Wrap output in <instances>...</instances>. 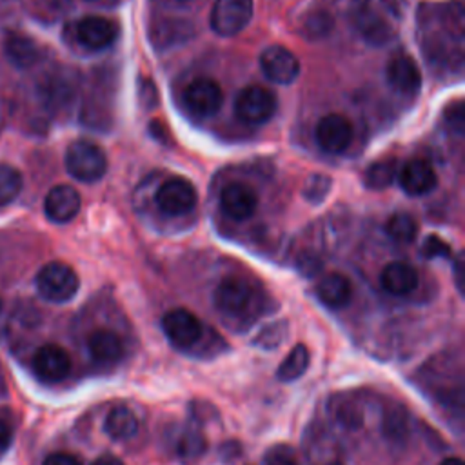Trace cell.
I'll list each match as a JSON object with an SVG mask.
<instances>
[{
  "label": "cell",
  "instance_id": "cell-1",
  "mask_svg": "<svg viewBox=\"0 0 465 465\" xmlns=\"http://www.w3.org/2000/svg\"><path fill=\"white\" fill-rule=\"evenodd\" d=\"M216 311L232 322H252L260 312V294L256 287L240 276H225L213 294Z\"/></svg>",
  "mask_w": 465,
  "mask_h": 465
},
{
  "label": "cell",
  "instance_id": "cell-2",
  "mask_svg": "<svg viewBox=\"0 0 465 465\" xmlns=\"http://www.w3.org/2000/svg\"><path fill=\"white\" fill-rule=\"evenodd\" d=\"M67 173L84 183H94L107 171V156L100 145L91 140H74L65 151Z\"/></svg>",
  "mask_w": 465,
  "mask_h": 465
},
{
  "label": "cell",
  "instance_id": "cell-3",
  "mask_svg": "<svg viewBox=\"0 0 465 465\" xmlns=\"http://www.w3.org/2000/svg\"><path fill=\"white\" fill-rule=\"evenodd\" d=\"M38 294L53 303L69 302L80 287L78 274L74 269L64 262H49L36 274Z\"/></svg>",
  "mask_w": 465,
  "mask_h": 465
},
{
  "label": "cell",
  "instance_id": "cell-4",
  "mask_svg": "<svg viewBox=\"0 0 465 465\" xmlns=\"http://www.w3.org/2000/svg\"><path fill=\"white\" fill-rule=\"evenodd\" d=\"M276 111L274 94L262 85L243 87L234 100V113L238 120L249 125H260L272 118Z\"/></svg>",
  "mask_w": 465,
  "mask_h": 465
},
{
  "label": "cell",
  "instance_id": "cell-5",
  "mask_svg": "<svg viewBox=\"0 0 465 465\" xmlns=\"http://www.w3.org/2000/svg\"><path fill=\"white\" fill-rule=\"evenodd\" d=\"M154 202L163 214L180 216L194 209L198 202V193L187 178L173 176V178H167L156 189Z\"/></svg>",
  "mask_w": 465,
  "mask_h": 465
},
{
  "label": "cell",
  "instance_id": "cell-6",
  "mask_svg": "<svg viewBox=\"0 0 465 465\" xmlns=\"http://www.w3.org/2000/svg\"><path fill=\"white\" fill-rule=\"evenodd\" d=\"M252 0H214L211 9V29L218 36L238 35L252 18Z\"/></svg>",
  "mask_w": 465,
  "mask_h": 465
},
{
  "label": "cell",
  "instance_id": "cell-7",
  "mask_svg": "<svg viewBox=\"0 0 465 465\" xmlns=\"http://www.w3.org/2000/svg\"><path fill=\"white\" fill-rule=\"evenodd\" d=\"M183 102L194 116L209 118L220 111L223 102V93L216 80L207 76H198L183 89Z\"/></svg>",
  "mask_w": 465,
  "mask_h": 465
},
{
  "label": "cell",
  "instance_id": "cell-8",
  "mask_svg": "<svg viewBox=\"0 0 465 465\" xmlns=\"http://www.w3.org/2000/svg\"><path fill=\"white\" fill-rule=\"evenodd\" d=\"M260 69L274 84H291L300 74V62L292 51L283 45H269L260 54Z\"/></svg>",
  "mask_w": 465,
  "mask_h": 465
},
{
  "label": "cell",
  "instance_id": "cell-9",
  "mask_svg": "<svg viewBox=\"0 0 465 465\" xmlns=\"http://www.w3.org/2000/svg\"><path fill=\"white\" fill-rule=\"evenodd\" d=\"M162 329L167 340L178 349H189L202 336L200 320L187 309H173L163 314Z\"/></svg>",
  "mask_w": 465,
  "mask_h": 465
},
{
  "label": "cell",
  "instance_id": "cell-10",
  "mask_svg": "<svg viewBox=\"0 0 465 465\" xmlns=\"http://www.w3.org/2000/svg\"><path fill=\"white\" fill-rule=\"evenodd\" d=\"M318 145L325 153H343L352 140V125L351 122L340 113H329L320 118L316 131H314Z\"/></svg>",
  "mask_w": 465,
  "mask_h": 465
},
{
  "label": "cell",
  "instance_id": "cell-11",
  "mask_svg": "<svg viewBox=\"0 0 465 465\" xmlns=\"http://www.w3.org/2000/svg\"><path fill=\"white\" fill-rule=\"evenodd\" d=\"M33 369L42 381L56 383L69 374L71 358L64 347L56 343H45L35 352Z\"/></svg>",
  "mask_w": 465,
  "mask_h": 465
},
{
  "label": "cell",
  "instance_id": "cell-12",
  "mask_svg": "<svg viewBox=\"0 0 465 465\" xmlns=\"http://www.w3.org/2000/svg\"><path fill=\"white\" fill-rule=\"evenodd\" d=\"M387 82L400 94H416L421 87V73L416 60L405 53L394 54L387 64Z\"/></svg>",
  "mask_w": 465,
  "mask_h": 465
},
{
  "label": "cell",
  "instance_id": "cell-13",
  "mask_svg": "<svg viewBox=\"0 0 465 465\" xmlns=\"http://www.w3.org/2000/svg\"><path fill=\"white\" fill-rule=\"evenodd\" d=\"M82 205L80 193L67 183L54 185L44 200V211L45 216L54 223H67L71 222Z\"/></svg>",
  "mask_w": 465,
  "mask_h": 465
},
{
  "label": "cell",
  "instance_id": "cell-14",
  "mask_svg": "<svg viewBox=\"0 0 465 465\" xmlns=\"http://www.w3.org/2000/svg\"><path fill=\"white\" fill-rule=\"evenodd\" d=\"M76 40L91 51H100L111 45L116 38V25L113 20L104 16H84L74 27Z\"/></svg>",
  "mask_w": 465,
  "mask_h": 465
},
{
  "label": "cell",
  "instance_id": "cell-15",
  "mask_svg": "<svg viewBox=\"0 0 465 465\" xmlns=\"http://www.w3.org/2000/svg\"><path fill=\"white\" fill-rule=\"evenodd\" d=\"M220 207L232 220H247L258 207V194L245 183H229L220 193Z\"/></svg>",
  "mask_w": 465,
  "mask_h": 465
},
{
  "label": "cell",
  "instance_id": "cell-16",
  "mask_svg": "<svg viewBox=\"0 0 465 465\" xmlns=\"http://www.w3.org/2000/svg\"><path fill=\"white\" fill-rule=\"evenodd\" d=\"M398 182L407 194L423 196L436 187L438 176L429 162L414 158L401 167V171L398 173Z\"/></svg>",
  "mask_w": 465,
  "mask_h": 465
},
{
  "label": "cell",
  "instance_id": "cell-17",
  "mask_svg": "<svg viewBox=\"0 0 465 465\" xmlns=\"http://www.w3.org/2000/svg\"><path fill=\"white\" fill-rule=\"evenodd\" d=\"M380 283L389 294L405 296L418 287L420 278L412 265L405 262H391L381 269Z\"/></svg>",
  "mask_w": 465,
  "mask_h": 465
},
{
  "label": "cell",
  "instance_id": "cell-18",
  "mask_svg": "<svg viewBox=\"0 0 465 465\" xmlns=\"http://www.w3.org/2000/svg\"><path fill=\"white\" fill-rule=\"evenodd\" d=\"M5 58L18 69H29L40 58V49L36 42L22 33H7L4 38Z\"/></svg>",
  "mask_w": 465,
  "mask_h": 465
},
{
  "label": "cell",
  "instance_id": "cell-19",
  "mask_svg": "<svg viewBox=\"0 0 465 465\" xmlns=\"http://www.w3.org/2000/svg\"><path fill=\"white\" fill-rule=\"evenodd\" d=\"M351 282L341 272H327L320 278L316 285V296L320 302L331 309H340L351 300Z\"/></svg>",
  "mask_w": 465,
  "mask_h": 465
},
{
  "label": "cell",
  "instance_id": "cell-20",
  "mask_svg": "<svg viewBox=\"0 0 465 465\" xmlns=\"http://www.w3.org/2000/svg\"><path fill=\"white\" fill-rule=\"evenodd\" d=\"M87 349L93 360L100 363H114L124 354L122 338L111 329H96L87 338Z\"/></svg>",
  "mask_w": 465,
  "mask_h": 465
},
{
  "label": "cell",
  "instance_id": "cell-21",
  "mask_svg": "<svg viewBox=\"0 0 465 465\" xmlns=\"http://www.w3.org/2000/svg\"><path fill=\"white\" fill-rule=\"evenodd\" d=\"M104 430L111 440L124 441L138 432V420L127 407H114L105 416Z\"/></svg>",
  "mask_w": 465,
  "mask_h": 465
},
{
  "label": "cell",
  "instance_id": "cell-22",
  "mask_svg": "<svg viewBox=\"0 0 465 465\" xmlns=\"http://www.w3.org/2000/svg\"><path fill=\"white\" fill-rule=\"evenodd\" d=\"M309 349L303 343H298L291 349V352L283 358V361L280 363L278 371H276V378L280 381H294L298 380L309 367Z\"/></svg>",
  "mask_w": 465,
  "mask_h": 465
},
{
  "label": "cell",
  "instance_id": "cell-23",
  "mask_svg": "<svg viewBox=\"0 0 465 465\" xmlns=\"http://www.w3.org/2000/svg\"><path fill=\"white\" fill-rule=\"evenodd\" d=\"M398 176V162L396 158H383L369 165L365 173V185L369 189H385Z\"/></svg>",
  "mask_w": 465,
  "mask_h": 465
},
{
  "label": "cell",
  "instance_id": "cell-24",
  "mask_svg": "<svg viewBox=\"0 0 465 465\" xmlns=\"http://www.w3.org/2000/svg\"><path fill=\"white\" fill-rule=\"evenodd\" d=\"M385 232L398 243H411L418 234V222L409 213H394L385 223Z\"/></svg>",
  "mask_w": 465,
  "mask_h": 465
},
{
  "label": "cell",
  "instance_id": "cell-25",
  "mask_svg": "<svg viewBox=\"0 0 465 465\" xmlns=\"http://www.w3.org/2000/svg\"><path fill=\"white\" fill-rule=\"evenodd\" d=\"M358 27H360L363 38L374 45H381L391 40L389 24L374 13H361V16L358 18Z\"/></svg>",
  "mask_w": 465,
  "mask_h": 465
},
{
  "label": "cell",
  "instance_id": "cell-26",
  "mask_svg": "<svg viewBox=\"0 0 465 465\" xmlns=\"http://www.w3.org/2000/svg\"><path fill=\"white\" fill-rule=\"evenodd\" d=\"M174 452L183 460H193L205 450L203 436L194 429H183L173 440Z\"/></svg>",
  "mask_w": 465,
  "mask_h": 465
},
{
  "label": "cell",
  "instance_id": "cell-27",
  "mask_svg": "<svg viewBox=\"0 0 465 465\" xmlns=\"http://www.w3.org/2000/svg\"><path fill=\"white\" fill-rule=\"evenodd\" d=\"M22 174L18 169L7 163H0V207L16 200L22 191Z\"/></svg>",
  "mask_w": 465,
  "mask_h": 465
},
{
  "label": "cell",
  "instance_id": "cell-28",
  "mask_svg": "<svg viewBox=\"0 0 465 465\" xmlns=\"http://www.w3.org/2000/svg\"><path fill=\"white\" fill-rule=\"evenodd\" d=\"M332 25L334 20L327 11H312L303 20V35H307V38H325Z\"/></svg>",
  "mask_w": 465,
  "mask_h": 465
},
{
  "label": "cell",
  "instance_id": "cell-29",
  "mask_svg": "<svg viewBox=\"0 0 465 465\" xmlns=\"http://www.w3.org/2000/svg\"><path fill=\"white\" fill-rule=\"evenodd\" d=\"M332 187V180L327 176V174H322V173H316V174H311L307 180H305V185H303V198L309 202V203H320L325 200V196L329 194Z\"/></svg>",
  "mask_w": 465,
  "mask_h": 465
},
{
  "label": "cell",
  "instance_id": "cell-30",
  "mask_svg": "<svg viewBox=\"0 0 465 465\" xmlns=\"http://www.w3.org/2000/svg\"><path fill=\"white\" fill-rule=\"evenodd\" d=\"M383 429L387 438L391 440H401L407 434V414L401 407H394L387 412Z\"/></svg>",
  "mask_w": 465,
  "mask_h": 465
},
{
  "label": "cell",
  "instance_id": "cell-31",
  "mask_svg": "<svg viewBox=\"0 0 465 465\" xmlns=\"http://www.w3.org/2000/svg\"><path fill=\"white\" fill-rule=\"evenodd\" d=\"M263 465H300V461L292 447L285 443H278L265 452Z\"/></svg>",
  "mask_w": 465,
  "mask_h": 465
},
{
  "label": "cell",
  "instance_id": "cell-32",
  "mask_svg": "<svg viewBox=\"0 0 465 465\" xmlns=\"http://www.w3.org/2000/svg\"><path fill=\"white\" fill-rule=\"evenodd\" d=\"M445 122L449 124V127L452 131H456L458 134H463L465 131V109L461 100H456L454 104H450L445 109Z\"/></svg>",
  "mask_w": 465,
  "mask_h": 465
},
{
  "label": "cell",
  "instance_id": "cell-33",
  "mask_svg": "<svg viewBox=\"0 0 465 465\" xmlns=\"http://www.w3.org/2000/svg\"><path fill=\"white\" fill-rule=\"evenodd\" d=\"M450 247L440 238V236H429L423 243V254L427 258H436V256H443V258H450Z\"/></svg>",
  "mask_w": 465,
  "mask_h": 465
},
{
  "label": "cell",
  "instance_id": "cell-34",
  "mask_svg": "<svg viewBox=\"0 0 465 465\" xmlns=\"http://www.w3.org/2000/svg\"><path fill=\"white\" fill-rule=\"evenodd\" d=\"M44 94H45L49 104H53V105L58 104L60 105V104L67 102V98L71 96V91H69L67 84H64V82H49Z\"/></svg>",
  "mask_w": 465,
  "mask_h": 465
},
{
  "label": "cell",
  "instance_id": "cell-35",
  "mask_svg": "<svg viewBox=\"0 0 465 465\" xmlns=\"http://www.w3.org/2000/svg\"><path fill=\"white\" fill-rule=\"evenodd\" d=\"M280 327H282L280 323L269 325L267 329H263V331L260 332L258 341H260L263 347H274V345H278V343L283 340V334H285V331L280 329Z\"/></svg>",
  "mask_w": 465,
  "mask_h": 465
},
{
  "label": "cell",
  "instance_id": "cell-36",
  "mask_svg": "<svg viewBox=\"0 0 465 465\" xmlns=\"http://www.w3.org/2000/svg\"><path fill=\"white\" fill-rule=\"evenodd\" d=\"M42 465H82L78 461V458H74L73 454H67V452H54V454H49Z\"/></svg>",
  "mask_w": 465,
  "mask_h": 465
},
{
  "label": "cell",
  "instance_id": "cell-37",
  "mask_svg": "<svg viewBox=\"0 0 465 465\" xmlns=\"http://www.w3.org/2000/svg\"><path fill=\"white\" fill-rule=\"evenodd\" d=\"M454 272H456V285H458V289H460V292H463V256L460 254L458 258H456V263H454Z\"/></svg>",
  "mask_w": 465,
  "mask_h": 465
},
{
  "label": "cell",
  "instance_id": "cell-38",
  "mask_svg": "<svg viewBox=\"0 0 465 465\" xmlns=\"http://www.w3.org/2000/svg\"><path fill=\"white\" fill-rule=\"evenodd\" d=\"M9 441H11V430L4 421H0V450H4L9 445Z\"/></svg>",
  "mask_w": 465,
  "mask_h": 465
},
{
  "label": "cell",
  "instance_id": "cell-39",
  "mask_svg": "<svg viewBox=\"0 0 465 465\" xmlns=\"http://www.w3.org/2000/svg\"><path fill=\"white\" fill-rule=\"evenodd\" d=\"M93 465H124V463L118 458H113V456H102V458L94 460Z\"/></svg>",
  "mask_w": 465,
  "mask_h": 465
},
{
  "label": "cell",
  "instance_id": "cell-40",
  "mask_svg": "<svg viewBox=\"0 0 465 465\" xmlns=\"http://www.w3.org/2000/svg\"><path fill=\"white\" fill-rule=\"evenodd\" d=\"M440 465H463V460L456 458V456H450V458H445Z\"/></svg>",
  "mask_w": 465,
  "mask_h": 465
},
{
  "label": "cell",
  "instance_id": "cell-41",
  "mask_svg": "<svg viewBox=\"0 0 465 465\" xmlns=\"http://www.w3.org/2000/svg\"><path fill=\"white\" fill-rule=\"evenodd\" d=\"M4 392H5V381H4V376L0 372V394H4Z\"/></svg>",
  "mask_w": 465,
  "mask_h": 465
},
{
  "label": "cell",
  "instance_id": "cell-42",
  "mask_svg": "<svg viewBox=\"0 0 465 465\" xmlns=\"http://www.w3.org/2000/svg\"><path fill=\"white\" fill-rule=\"evenodd\" d=\"M325 465H343L341 461H329V463H325Z\"/></svg>",
  "mask_w": 465,
  "mask_h": 465
},
{
  "label": "cell",
  "instance_id": "cell-43",
  "mask_svg": "<svg viewBox=\"0 0 465 465\" xmlns=\"http://www.w3.org/2000/svg\"><path fill=\"white\" fill-rule=\"evenodd\" d=\"M0 311H2V298H0Z\"/></svg>",
  "mask_w": 465,
  "mask_h": 465
},
{
  "label": "cell",
  "instance_id": "cell-44",
  "mask_svg": "<svg viewBox=\"0 0 465 465\" xmlns=\"http://www.w3.org/2000/svg\"><path fill=\"white\" fill-rule=\"evenodd\" d=\"M180 2H189V0H180Z\"/></svg>",
  "mask_w": 465,
  "mask_h": 465
}]
</instances>
